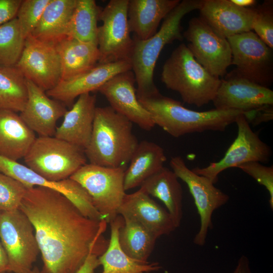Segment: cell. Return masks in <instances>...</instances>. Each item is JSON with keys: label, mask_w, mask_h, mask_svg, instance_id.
<instances>
[{"label": "cell", "mask_w": 273, "mask_h": 273, "mask_svg": "<svg viewBox=\"0 0 273 273\" xmlns=\"http://www.w3.org/2000/svg\"><path fill=\"white\" fill-rule=\"evenodd\" d=\"M19 209L34 228L42 273H75L89 253L100 256L108 247L103 236L107 222L84 216L58 191L27 188Z\"/></svg>", "instance_id": "6da1fadb"}, {"label": "cell", "mask_w": 273, "mask_h": 273, "mask_svg": "<svg viewBox=\"0 0 273 273\" xmlns=\"http://www.w3.org/2000/svg\"><path fill=\"white\" fill-rule=\"evenodd\" d=\"M203 0H183L164 18L161 28L145 40L133 38L129 59L137 84L138 98L154 96L159 93L154 81V71L158 57L167 44L184 38L181 21L189 13L199 10Z\"/></svg>", "instance_id": "7a4b0ae2"}, {"label": "cell", "mask_w": 273, "mask_h": 273, "mask_svg": "<svg viewBox=\"0 0 273 273\" xmlns=\"http://www.w3.org/2000/svg\"><path fill=\"white\" fill-rule=\"evenodd\" d=\"M138 144L131 121L110 106L96 108L91 137L84 149L90 164L126 168Z\"/></svg>", "instance_id": "3957f363"}, {"label": "cell", "mask_w": 273, "mask_h": 273, "mask_svg": "<svg viewBox=\"0 0 273 273\" xmlns=\"http://www.w3.org/2000/svg\"><path fill=\"white\" fill-rule=\"evenodd\" d=\"M138 100L150 114L155 125L175 138L208 130L223 131L235 122L239 114L244 113L238 110L216 109L194 111L160 93Z\"/></svg>", "instance_id": "277c9868"}, {"label": "cell", "mask_w": 273, "mask_h": 273, "mask_svg": "<svg viewBox=\"0 0 273 273\" xmlns=\"http://www.w3.org/2000/svg\"><path fill=\"white\" fill-rule=\"evenodd\" d=\"M161 80L178 93L184 102L200 107L212 102L221 79L207 71L187 45L181 43L165 62Z\"/></svg>", "instance_id": "5b68a950"}, {"label": "cell", "mask_w": 273, "mask_h": 273, "mask_svg": "<svg viewBox=\"0 0 273 273\" xmlns=\"http://www.w3.org/2000/svg\"><path fill=\"white\" fill-rule=\"evenodd\" d=\"M28 168L52 181L73 175L86 164L84 149L55 136H38L24 158Z\"/></svg>", "instance_id": "8992f818"}, {"label": "cell", "mask_w": 273, "mask_h": 273, "mask_svg": "<svg viewBox=\"0 0 273 273\" xmlns=\"http://www.w3.org/2000/svg\"><path fill=\"white\" fill-rule=\"evenodd\" d=\"M125 169L89 163L70 177L84 189L107 223L119 215V208L126 194L124 187Z\"/></svg>", "instance_id": "52a82bcc"}, {"label": "cell", "mask_w": 273, "mask_h": 273, "mask_svg": "<svg viewBox=\"0 0 273 273\" xmlns=\"http://www.w3.org/2000/svg\"><path fill=\"white\" fill-rule=\"evenodd\" d=\"M0 241L8 256L9 271L29 273L40 251L33 225L19 209L0 212Z\"/></svg>", "instance_id": "ba28073f"}, {"label": "cell", "mask_w": 273, "mask_h": 273, "mask_svg": "<svg viewBox=\"0 0 273 273\" xmlns=\"http://www.w3.org/2000/svg\"><path fill=\"white\" fill-rule=\"evenodd\" d=\"M129 0H111L102 10L97 41L100 54L99 64L130 59L133 40L127 21ZM130 62V61H129Z\"/></svg>", "instance_id": "9c48e42d"}, {"label": "cell", "mask_w": 273, "mask_h": 273, "mask_svg": "<svg viewBox=\"0 0 273 273\" xmlns=\"http://www.w3.org/2000/svg\"><path fill=\"white\" fill-rule=\"evenodd\" d=\"M232 55L231 65L240 76L268 87L273 82V52L258 35L250 31L227 38Z\"/></svg>", "instance_id": "30bf717a"}, {"label": "cell", "mask_w": 273, "mask_h": 273, "mask_svg": "<svg viewBox=\"0 0 273 273\" xmlns=\"http://www.w3.org/2000/svg\"><path fill=\"white\" fill-rule=\"evenodd\" d=\"M170 166L177 177L187 184L193 197L200 219V228L193 242L197 246H203L206 242L209 230L213 227V212L225 205L230 197L216 188L208 178L189 168L181 157H172Z\"/></svg>", "instance_id": "8fae6325"}, {"label": "cell", "mask_w": 273, "mask_h": 273, "mask_svg": "<svg viewBox=\"0 0 273 273\" xmlns=\"http://www.w3.org/2000/svg\"><path fill=\"white\" fill-rule=\"evenodd\" d=\"M244 113L236 117L237 135L222 158L205 167L193 168L192 170L194 172L208 178L215 184L218 175L228 168L237 167L250 162L266 163L269 160L271 156L270 148L253 131Z\"/></svg>", "instance_id": "7c38bea8"}, {"label": "cell", "mask_w": 273, "mask_h": 273, "mask_svg": "<svg viewBox=\"0 0 273 273\" xmlns=\"http://www.w3.org/2000/svg\"><path fill=\"white\" fill-rule=\"evenodd\" d=\"M183 35L195 59L207 71L219 78L226 75L232 60L227 38L216 33L200 17L189 21Z\"/></svg>", "instance_id": "4fadbf2b"}, {"label": "cell", "mask_w": 273, "mask_h": 273, "mask_svg": "<svg viewBox=\"0 0 273 273\" xmlns=\"http://www.w3.org/2000/svg\"><path fill=\"white\" fill-rule=\"evenodd\" d=\"M16 66L26 79L44 92L53 89L61 79L59 55L55 45L31 35L25 40L21 56Z\"/></svg>", "instance_id": "5bb4252c"}, {"label": "cell", "mask_w": 273, "mask_h": 273, "mask_svg": "<svg viewBox=\"0 0 273 273\" xmlns=\"http://www.w3.org/2000/svg\"><path fill=\"white\" fill-rule=\"evenodd\" d=\"M0 172L19 181L27 188L42 187L58 191L70 200L84 216L96 220H104L84 189L70 178L59 181H50L18 161L1 156Z\"/></svg>", "instance_id": "9a60e30c"}, {"label": "cell", "mask_w": 273, "mask_h": 273, "mask_svg": "<svg viewBox=\"0 0 273 273\" xmlns=\"http://www.w3.org/2000/svg\"><path fill=\"white\" fill-rule=\"evenodd\" d=\"M212 101L215 109L244 112L273 105V91L238 74H226Z\"/></svg>", "instance_id": "2e32d148"}, {"label": "cell", "mask_w": 273, "mask_h": 273, "mask_svg": "<svg viewBox=\"0 0 273 273\" xmlns=\"http://www.w3.org/2000/svg\"><path fill=\"white\" fill-rule=\"evenodd\" d=\"M135 83L134 75L131 70L115 75L97 91L105 97L115 112L149 131L155 125L149 112L138 99Z\"/></svg>", "instance_id": "e0dca14e"}, {"label": "cell", "mask_w": 273, "mask_h": 273, "mask_svg": "<svg viewBox=\"0 0 273 273\" xmlns=\"http://www.w3.org/2000/svg\"><path fill=\"white\" fill-rule=\"evenodd\" d=\"M131 70L129 61L98 63L92 69L74 77L61 80L55 87L46 93L49 97L62 104L72 106L76 98L98 90L115 75Z\"/></svg>", "instance_id": "ac0fdd59"}, {"label": "cell", "mask_w": 273, "mask_h": 273, "mask_svg": "<svg viewBox=\"0 0 273 273\" xmlns=\"http://www.w3.org/2000/svg\"><path fill=\"white\" fill-rule=\"evenodd\" d=\"M199 10V17L226 38L253 29L254 7H240L231 0H203Z\"/></svg>", "instance_id": "d6986e66"}, {"label": "cell", "mask_w": 273, "mask_h": 273, "mask_svg": "<svg viewBox=\"0 0 273 273\" xmlns=\"http://www.w3.org/2000/svg\"><path fill=\"white\" fill-rule=\"evenodd\" d=\"M27 100L20 116L38 136H54L57 122L67 111L63 104L51 99L46 92L26 79Z\"/></svg>", "instance_id": "ffe728a7"}, {"label": "cell", "mask_w": 273, "mask_h": 273, "mask_svg": "<svg viewBox=\"0 0 273 273\" xmlns=\"http://www.w3.org/2000/svg\"><path fill=\"white\" fill-rule=\"evenodd\" d=\"M119 215L135 219L158 238L177 228L167 210L141 188L125 194Z\"/></svg>", "instance_id": "44dd1931"}, {"label": "cell", "mask_w": 273, "mask_h": 273, "mask_svg": "<svg viewBox=\"0 0 273 273\" xmlns=\"http://www.w3.org/2000/svg\"><path fill=\"white\" fill-rule=\"evenodd\" d=\"M96 97L85 93L78 97L64 115L54 136L85 149L91 137L95 118Z\"/></svg>", "instance_id": "7402d4cb"}, {"label": "cell", "mask_w": 273, "mask_h": 273, "mask_svg": "<svg viewBox=\"0 0 273 273\" xmlns=\"http://www.w3.org/2000/svg\"><path fill=\"white\" fill-rule=\"evenodd\" d=\"M180 0H129L127 21L134 38L145 40L157 32L160 22L180 3Z\"/></svg>", "instance_id": "603a6c76"}, {"label": "cell", "mask_w": 273, "mask_h": 273, "mask_svg": "<svg viewBox=\"0 0 273 273\" xmlns=\"http://www.w3.org/2000/svg\"><path fill=\"white\" fill-rule=\"evenodd\" d=\"M36 138L16 112L0 109L1 156L15 161L24 158Z\"/></svg>", "instance_id": "cb8c5ba5"}, {"label": "cell", "mask_w": 273, "mask_h": 273, "mask_svg": "<svg viewBox=\"0 0 273 273\" xmlns=\"http://www.w3.org/2000/svg\"><path fill=\"white\" fill-rule=\"evenodd\" d=\"M123 223V218L120 215L110 223L108 247L98 257L103 266L102 273H151L160 270L162 267L158 262L134 259L122 250L118 241V233Z\"/></svg>", "instance_id": "d4e9b609"}, {"label": "cell", "mask_w": 273, "mask_h": 273, "mask_svg": "<svg viewBox=\"0 0 273 273\" xmlns=\"http://www.w3.org/2000/svg\"><path fill=\"white\" fill-rule=\"evenodd\" d=\"M61 67V80H67L83 73L99 62L98 45L67 36L55 44Z\"/></svg>", "instance_id": "484cf974"}, {"label": "cell", "mask_w": 273, "mask_h": 273, "mask_svg": "<svg viewBox=\"0 0 273 273\" xmlns=\"http://www.w3.org/2000/svg\"><path fill=\"white\" fill-rule=\"evenodd\" d=\"M166 160L163 149L157 144L146 140L139 143L125 170V191L140 187L164 167Z\"/></svg>", "instance_id": "4316f807"}, {"label": "cell", "mask_w": 273, "mask_h": 273, "mask_svg": "<svg viewBox=\"0 0 273 273\" xmlns=\"http://www.w3.org/2000/svg\"><path fill=\"white\" fill-rule=\"evenodd\" d=\"M140 188L162 202L176 227L180 226L183 216V193L178 178L172 170L163 167L145 180Z\"/></svg>", "instance_id": "83f0119b"}, {"label": "cell", "mask_w": 273, "mask_h": 273, "mask_svg": "<svg viewBox=\"0 0 273 273\" xmlns=\"http://www.w3.org/2000/svg\"><path fill=\"white\" fill-rule=\"evenodd\" d=\"M77 0H50L30 34L54 44L67 36V28Z\"/></svg>", "instance_id": "f1b7e54d"}, {"label": "cell", "mask_w": 273, "mask_h": 273, "mask_svg": "<svg viewBox=\"0 0 273 273\" xmlns=\"http://www.w3.org/2000/svg\"><path fill=\"white\" fill-rule=\"evenodd\" d=\"M122 216L123 223L118 233L121 249L134 259L148 261L158 238L135 219L126 215Z\"/></svg>", "instance_id": "f546056e"}, {"label": "cell", "mask_w": 273, "mask_h": 273, "mask_svg": "<svg viewBox=\"0 0 273 273\" xmlns=\"http://www.w3.org/2000/svg\"><path fill=\"white\" fill-rule=\"evenodd\" d=\"M94 0H77L67 28V36L98 45V21L102 11Z\"/></svg>", "instance_id": "4dcf8cb0"}, {"label": "cell", "mask_w": 273, "mask_h": 273, "mask_svg": "<svg viewBox=\"0 0 273 273\" xmlns=\"http://www.w3.org/2000/svg\"><path fill=\"white\" fill-rule=\"evenodd\" d=\"M27 100L26 79L16 66H0V109L21 112Z\"/></svg>", "instance_id": "1f68e13d"}, {"label": "cell", "mask_w": 273, "mask_h": 273, "mask_svg": "<svg viewBox=\"0 0 273 273\" xmlns=\"http://www.w3.org/2000/svg\"><path fill=\"white\" fill-rule=\"evenodd\" d=\"M25 40L16 18L0 25V66H16L22 53Z\"/></svg>", "instance_id": "d6a6232c"}, {"label": "cell", "mask_w": 273, "mask_h": 273, "mask_svg": "<svg viewBox=\"0 0 273 273\" xmlns=\"http://www.w3.org/2000/svg\"><path fill=\"white\" fill-rule=\"evenodd\" d=\"M27 188L0 172V212L19 209Z\"/></svg>", "instance_id": "836d02e7"}, {"label": "cell", "mask_w": 273, "mask_h": 273, "mask_svg": "<svg viewBox=\"0 0 273 273\" xmlns=\"http://www.w3.org/2000/svg\"><path fill=\"white\" fill-rule=\"evenodd\" d=\"M50 0H22L16 19L24 37L30 35Z\"/></svg>", "instance_id": "e575fe53"}, {"label": "cell", "mask_w": 273, "mask_h": 273, "mask_svg": "<svg viewBox=\"0 0 273 273\" xmlns=\"http://www.w3.org/2000/svg\"><path fill=\"white\" fill-rule=\"evenodd\" d=\"M255 16L252 30L269 47L273 48V1L266 0L254 7Z\"/></svg>", "instance_id": "d590c367"}, {"label": "cell", "mask_w": 273, "mask_h": 273, "mask_svg": "<svg viewBox=\"0 0 273 273\" xmlns=\"http://www.w3.org/2000/svg\"><path fill=\"white\" fill-rule=\"evenodd\" d=\"M237 168L253 177L259 184L267 190L269 195V204L273 209V167L266 166L258 162H250L239 165Z\"/></svg>", "instance_id": "8d00e7d4"}, {"label": "cell", "mask_w": 273, "mask_h": 273, "mask_svg": "<svg viewBox=\"0 0 273 273\" xmlns=\"http://www.w3.org/2000/svg\"><path fill=\"white\" fill-rule=\"evenodd\" d=\"M22 0H0V25L16 17Z\"/></svg>", "instance_id": "74e56055"}, {"label": "cell", "mask_w": 273, "mask_h": 273, "mask_svg": "<svg viewBox=\"0 0 273 273\" xmlns=\"http://www.w3.org/2000/svg\"><path fill=\"white\" fill-rule=\"evenodd\" d=\"M272 105H269L262 108L253 110L250 120L254 125L259 124L263 122L272 120Z\"/></svg>", "instance_id": "f35d334b"}, {"label": "cell", "mask_w": 273, "mask_h": 273, "mask_svg": "<svg viewBox=\"0 0 273 273\" xmlns=\"http://www.w3.org/2000/svg\"><path fill=\"white\" fill-rule=\"evenodd\" d=\"M99 256L90 252L84 262L75 273H95V270L100 265Z\"/></svg>", "instance_id": "ab89813d"}, {"label": "cell", "mask_w": 273, "mask_h": 273, "mask_svg": "<svg viewBox=\"0 0 273 273\" xmlns=\"http://www.w3.org/2000/svg\"><path fill=\"white\" fill-rule=\"evenodd\" d=\"M232 273H252L249 259L242 255L239 259Z\"/></svg>", "instance_id": "60d3db41"}, {"label": "cell", "mask_w": 273, "mask_h": 273, "mask_svg": "<svg viewBox=\"0 0 273 273\" xmlns=\"http://www.w3.org/2000/svg\"><path fill=\"white\" fill-rule=\"evenodd\" d=\"M9 269L8 256L0 241V273H5Z\"/></svg>", "instance_id": "b9f144b4"}, {"label": "cell", "mask_w": 273, "mask_h": 273, "mask_svg": "<svg viewBox=\"0 0 273 273\" xmlns=\"http://www.w3.org/2000/svg\"><path fill=\"white\" fill-rule=\"evenodd\" d=\"M235 5L242 8H252L256 4L255 0H231Z\"/></svg>", "instance_id": "7bdbcfd3"}, {"label": "cell", "mask_w": 273, "mask_h": 273, "mask_svg": "<svg viewBox=\"0 0 273 273\" xmlns=\"http://www.w3.org/2000/svg\"><path fill=\"white\" fill-rule=\"evenodd\" d=\"M29 273H42L41 270L37 267L35 266L32 268Z\"/></svg>", "instance_id": "ee69618b"}]
</instances>
